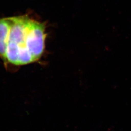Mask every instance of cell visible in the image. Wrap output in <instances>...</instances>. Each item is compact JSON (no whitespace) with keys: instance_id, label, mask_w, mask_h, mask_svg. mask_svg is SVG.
Segmentation results:
<instances>
[{"instance_id":"obj_1","label":"cell","mask_w":131,"mask_h":131,"mask_svg":"<svg viewBox=\"0 0 131 131\" xmlns=\"http://www.w3.org/2000/svg\"><path fill=\"white\" fill-rule=\"evenodd\" d=\"M45 38L44 24L26 16L0 19V56L5 62L20 66L38 61Z\"/></svg>"}]
</instances>
